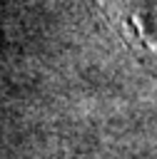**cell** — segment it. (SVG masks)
I'll return each mask as SVG.
<instances>
[{"label": "cell", "instance_id": "1", "mask_svg": "<svg viewBox=\"0 0 157 159\" xmlns=\"http://www.w3.org/2000/svg\"><path fill=\"white\" fill-rule=\"evenodd\" d=\"M122 37L145 57L157 62V17L147 0H100Z\"/></svg>", "mask_w": 157, "mask_h": 159}]
</instances>
